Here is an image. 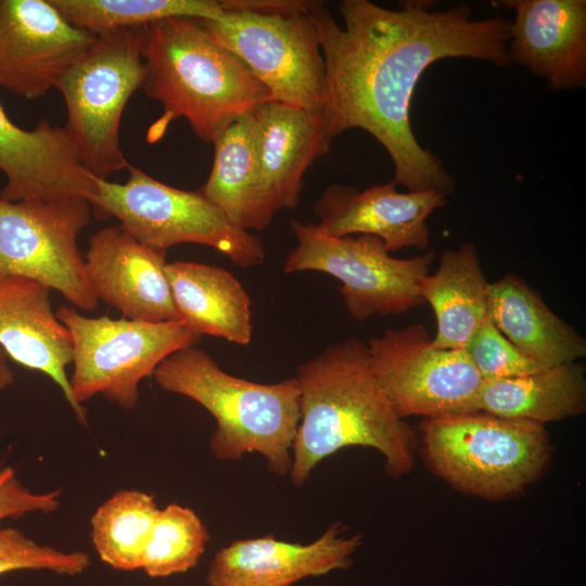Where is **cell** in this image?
I'll list each match as a JSON object with an SVG mask.
<instances>
[{
    "instance_id": "4dcf8cb0",
    "label": "cell",
    "mask_w": 586,
    "mask_h": 586,
    "mask_svg": "<svg viewBox=\"0 0 586 586\" xmlns=\"http://www.w3.org/2000/svg\"><path fill=\"white\" fill-rule=\"evenodd\" d=\"M60 504L59 489L35 493L22 484L13 468L0 461V521L29 513H51Z\"/></svg>"
},
{
    "instance_id": "5bb4252c",
    "label": "cell",
    "mask_w": 586,
    "mask_h": 586,
    "mask_svg": "<svg viewBox=\"0 0 586 586\" xmlns=\"http://www.w3.org/2000/svg\"><path fill=\"white\" fill-rule=\"evenodd\" d=\"M447 196L435 191L398 192L395 182L359 191L354 186H327L313 204L317 227L332 237L370 234L388 252L429 245L428 218L445 205Z\"/></svg>"
},
{
    "instance_id": "5b68a950",
    "label": "cell",
    "mask_w": 586,
    "mask_h": 586,
    "mask_svg": "<svg viewBox=\"0 0 586 586\" xmlns=\"http://www.w3.org/2000/svg\"><path fill=\"white\" fill-rule=\"evenodd\" d=\"M424 457L453 487L485 499L522 493L551 455L544 424L475 411L425 418Z\"/></svg>"
},
{
    "instance_id": "f1b7e54d",
    "label": "cell",
    "mask_w": 586,
    "mask_h": 586,
    "mask_svg": "<svg viewBox=\"0 0 586 586\" xmlns=\"http://www.w3.org/2000/svg\"><path fill=\"white\" fill-rule=\"evenodd\" d=\"M90 559L82 551H62L39 544L13 527L0 528V575L18 571H50L77 575L87 570Z\"/></svg>"
},
{
    "instance_id": "44dd1931",
    "label": "cell",
    "mask_w": 586,
    "mask_h": 586,
    "mask_svg": "<svg viewBox=\"0 0 586 586\" xmlns=\"http://www.w3.org/2000/svg\"><path fill=\"white\" fill-rule=\"evenodd\" d=\"M487 316L515 347L545 369L586 355L585 339L515 275L488 283Z\"/></svg>"
},
{
    "instance_id": "ac0fdd59",
    "label": "cell",
    "mask_w": 586,
    "mask_h": 586,
    "mask_svg": "<svg viewBox=\"0 0 586 586\" xmlns=\"http://www.w3.org/2000/svg\"><path fill=\"white\" fill-rule=\"evenodd\" d=\"M360 543V535L343 536L339 523L306 545L272 536L239 539L214 556L206 582L209 586H290L348 568Z\"/></svg>"
},
{
    "instance_id": "7a4b0ae2",
    "label": "cell",
    "mask_w": 586,
    "mask_h": 586,
    "mask_svg": "<svg viewBox=\"0 0 586 586\" xmlns=\"http://www.w3.org/2000/svg\"><path fill=\"white\" fill-rule=\"evenodd\" d=\"M295 379L300 422L289 473L294 485L302 486L319 462L349 446L378 450L392 476L411 471L416 433L388 403L361 340L349 336L329 345L301 364Z\"/></svg>"
},
{
    "instance_id": "8992f818",
    "label": "cell",
    "mask_w": 586,
    "mask_h": 586,
    "mask_svg": "<svg viewBox=\"0 0 586 586\" xmlns=\"http://www.w3.org/2000/svg\"><path fill=\"white\" fill-rule=\"evenodd\" d=\"M125 183L98 179L91 203L97 217L116 218L139 242L161 250L182 243L209 246L241 268L264 263L266 249L257 235L235 227L202 190L163 183L129 165Z\"/></svg>"
},
{
    "instance_id": "e0dca14e",
    "label": "cell",
    "mask_w": 586,
    "mask_h": 586,
    "mask_svg": "<svg viewBox=\"0 0 586 586\" xmlns=\"http://www.w3.org/2000/svg\"><path fill=\"white\" fill-rule=\"evenodd\" d=\"M495 7L514 10L508 55L544 78L550 90L586 86L585 0H500Z\"/></svg>"
},
{
    "instance_id": "f546056e",
    "label": "cell",
    "mask_w": 586,
    "mask_h": 586,
    "mask_svg": "<svg viewBox=\"0 0 586 586\" xmlns=\"http://www.w3.org/2000/svg\"><path fill=\"white\" fill-rule=\"evenodd\" d=\"M464 351L483 380L522 377L545 369L515 347L488 316Z\"/></svg>"
},
{
    "instance_id": "cb8c5ba5",
    "label": "cell",
    "mask_w": 586,
    "mask_h": 586,
    "mask_svg": "<svg viewBox=\"0 0 586 586\" xmlns=\"http://www.w3.org/2000/svg\"><path fill=\"white\" fill-rule=\"evenodd\" d=\"M487 286L471 243L445 251L437 270L420 278L419 294L431 305L437 322L435 347L466 348L487 318Z\"/></svg>"
},
{
    "instance_id": "8fae6325",
    "label": "cell",
    "mask_w": 586,
    "mask_h": 586,
    "mask_svg": "<svg viewBox=\"0 0 586 586\" xmlns=\"http://www.w3.org/2000/svg\"><path fill=\"white\" fill-rule=\"evenodd\" d=\"M91 216V204L84 199H0V275L34 280L73 306L93 310L98 298L77 244Z\"/></svg>"
},
{
    "instance_id": "603a6c76",
    "label": "cell",
    "mask_w": 586,
    "mask_h": 586,
    "mask_svg": "<svg viewBox=\"0 0 586 586\" xmlns=\"http://www.w3.org/2000/svg\"><path fill=\"white\" fill-rule=\"evenodd\" d=\"M212 144V170L202 192L235 227L266 228L275 215L263 192L253 112L233 120Z\"/></svg>"
},
{
    "instance_id": "3957f363",
    "label": "cell",
    "mask_w": 586,
    "mask_h": 586,
    "mask_svg": "<svg viewBox=\"0 0 586 586\" xmlns=\"http://www.w3.org/2000/svg\"><path fill=\"white\" fill-rule=\"evenodd\" d=\"M141 53V88L163 106L149 128V142L184 118L196 137L213 143L238 117L271 101L269 91L209 36L201 18L175 16L144 26Z\"/></svg>"
},
{
    "instance_id": "30bf717a",
    "label": "cell",
    "mask_w": 586,
    "mask_h": 586,
    "mask_svg": "<svg viewBox=\"0 0 586 586\" xmlns=\"http://www.w3.org/2000/svg\"><path fill=\"white\" fill-rule=\"evenodd\" d=\"M201 21L209 36L269 91L272 101L321 112L324 61L310 12L269 15L226 11L218 18Z\"/></svg>"
},
{
    "instance_id": "ba28073f",
    "label": "cell",
    "mask_w": 586,
    "mask_h": 586,
    "mask_svg": "<svg viewBox=\"0 0 586 586\" xmlns=\"http://www.w3.org/2000/svg\"><path fill=\"white\" fill-rule=\"evenodd\" d=\"M55 315L73 341L69 378L75 402L102 395L123 409H133L139 384L175 352L196 346L202 335L180 320L149 322L107 316L85 317L75 307L60 306Z\"/></svg>"
},
{
    "instance_id": "4316f807",
    "label": "cell",
    "mask_w": 586,
    "mask_h": 586,
    "mask_svg": "<svg viewBox=\"0 0 586 586\" xmlns=\"http://www.w3.org/2000/svg\"><path fill=\"white\" fill-rule=\"evenodd\" d=\"M74 26L97 36L142 28L156 21L183 16L215 20L222 0H49Z\"/></svg>"
},
{
    "instance_id": "484cf974",
    "label": "cell",
    "mask_w": 586,
    "mask_h": 586,
    "mask_svg": "<svg viewBox=\"0 0 586 586\" xmlns=\"http://www.w3.org/2000/svg\"><path fill=\"white\" fill-rule=\"evenodd\" d=\"M154 496L137 489L114 493L90 520L100 559L119 571L140 569L142 553L158 513Z\"/></svg>"
},
{
    "instance_id": "6da1fadb",
    "label": "cell",
    "mask_w": 586,
    "mask_h": 586,
    "mask_svg": "<svg viewBox=\"0 0 586 586\" xmlns=\"http://www.w3.org/2000/svg\"><path fill=\"white\" fill-rule=\"evenodd\" d=\"M336 7L344 27L323 2L310 12L324 61V143L331 148L344 131L362 129L390 155L395 184L450 195L454 178L411 128L413 92L425 69L443 59L510 66L511 21L473 20L469 4L434 11L431 0L402 1L398 10L369 0H342Z\"/></svg>"
},
{
    "instance_id": "7c38bea8",
    "label": "cell",
    "mask_w": 586,
    "mask_h": 586,
    "mask_svg": "<svg viewBox=\"0 0 586 586\" xmlns=\"http://www.w3.org/2000/svg\"><path fill=\"white\" fill-rule=\"evenodd\" d=\"M367 346L372 371L402 419L477 411L483 379L469 355L435 347L422 324L387 329Z\"/></svg>"
},
{
    "instance_id": "277c9868",
    "label": "cell",
    "mask_w": 586,
    "mask_h": 586,
    "mask_svg": "<svg viewBox=\"0 0 586 586\" xmlns=\"http://www.w3.org/2000/svg\"><path fill=\"white\" fill-rule=\"evenodd\" d=\"M153 377L164 391L193 399L215 419L209 449L217 460H239L257 453L267 469L286 475L300 422V387L295 377L263 384L231 375L198 346L163 360Z\"/></svg>"
},
{
    "instance_id": "d4e9b609",
    "label": "cell",
    "mask_w": 586,
    "mask_h": 586,
    "mask_svg": "<svg viewBox=\"0 0 586 586\" xmlns=\"http://www.w3.org/2000/svg\"><path fill=\"white\" fill-rule=\"evenodd\" d=\"M585 407V369L576 362L522 377L483 380L477 398V411L540 424L579 416Z\"/></svg>"
},
{
    "instance_id": "ffe728a7",
    "label": "cell",
    "mask_w": 586,
    "mask_h": 586,
    "mask_svg": "<svg viewBox=\"0 0 586 586\" xmlns=\"http://www.w3.org/2000/svg\"><path fill=\"white\" fill-rule=\"evenodd\" d=\"M255 146L266 202L276 215L297 206L309 166L329 153L321 113L268 101L253 111Z\"/></svg>"
},
{
    "instance_id": "d6986e66",
    "label": "cell",
    "mask_w": 586,
    "mask_h": 586,
    "mask_svg": "<svg viewBox=\"0 0 586 586\" xmlns=\"http://www.w3.org/2000/svg\"><path fill=\"white\" fill-rule=\"evenodd\" d=\"M0 347L15 362L48 375L76 419L87 424L86 409L75 402L66 374L72 336L52 309L49 288L24 277L0 275Z\"/></svg>"
},
{
    "instance_id": "52a82bcc",
    "label": "cell",
    "mask_w": 586,
    "mask_h": 586,
    "mask_svg": "<svg viewBox=\"0 0 586 586\" xmlns=\"http://www.w3.org/2000/svg\"><path fill=\"white\" fill-rule=\"evenodd\" d=\"M142 28L98 36L55 86L67 111L63 129L82 166L98 179L129 167L119 127L127 102L143 84Z\"/></svg>"
},
{
    "instance_id": "4fadbf2b",
    "label": "cell",
    "mask_w": 586,
    "mask_h": 586,
    "mask_svg": "<svg viewBox=\"0 0 586 586\" xmlns=\"http://www.w3.org/2000/svg\"><path fill=\"white\" fill-rule=\"evenodd\" d=\"M97 38L49 0H0V87L27 100L44 95Z\"/></svg>"
},
{
    "instance_id": "7402d4cb",
    "label": "cell",
    "mask_w": 586,
    "mask_h": 586,
    "mask_svg": "<svg viewBox=\"0 0 586 586\" xmlns=\"http://www.w3.org/2000/svg\"><path fill=\"white\" fill-rule=\"evenodd\" d=\"M165 270L178 320L201 335L251 343V297L231 272L194 262H174Z\"/></svg>"
},
{
    "instance_id": "9a60e30c",
    "label": "cell",
    "mask_w": 586,
    "mask_h": 586,
    "mask_svg": "<svg viewBox=\"0 0 586 586\" xmlns=\"http://www.w3.org/2000/svg\"><path fill=\"white\" fill-rule=\"evenodd\" d=\"M0 170L8 202L84 199L98 195V178L80 163L63 127L40 120L31 130L15 125L0 103Z\"/></svg>"
},
{
    "instance_id": "83f0119b",
    "label": "cell",
    "mask_w": 586,
    "mask_h": 586,
    "mask_svg": "<svg viewBox=\"0 0 586 586\" xmlns=\"http://www.w3.org/2000/svg\"><path fill=\"white\" fill-rule=\"evenodd\" d=\"M209 539L200 517L173 502L160 509L146 540L140 569L150 577H166L194 568Z\"/></svg>"
},
{
    "instance_id": "9c48e42d",
    "label": "cell",
    "mask_w": 586,
    "mask_h": 586,
    "mask_svg": "<svg viewBox=\"0 0 586 586\" xmlns=\"http://www.w3.org/2000/svg\"><path fill=\"white\" fill-rule=\"evenodd\" d=\"M291 229L297 244L288 253L283 272L319 271L337 279L355 320L402 314L423 303L419 280L429 273L435 250L402 259L391 256L374 235L332 237L298 220L291 221Z\"/></svg>"
},
{
    "instance_id": "2e32d148",
    "label": "cell",
    "mask_w": 586,
    "mask_h": 586,
    "mask_svg": "<svg viewBox=\"0 0 586 586\" xmlns=\"http://www.w3.org/2000/svg\"><path fill=\"white\" fill-rule=\"evenodd\" d=\"M97 296L131 320H178L166 275V252L148 246L120 225L97 231L85 256Z\"/></svg>"
},
{
    "instance_id": "1f68e13d",
    "label": "cell",
    "mask_w": 586,
    "mask_h": 586,
    "mask_svg": "<svg viewBox=\"0 0 586 586\" xmlns=\"http://www.w3.org/2000/svg\"><path fill=\"white\" fill-rule=\"evenodd\" d=\"M8 358L5 352L0 347V393L14 382V373Z\"/></svg>"
}]
</instances>
